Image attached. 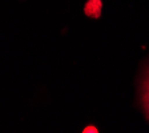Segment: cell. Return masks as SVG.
<instances>
[{"label": "cell", "mask_w": 149, "mask_h": 133, "mask_svg": "<svg viewBox=\"0 0 149 133\" xmlns=\"http://www.w3.org/2000/svg\"><path fill=\"white\" fill-rule=\"evenodd\" d=\"M144 104H145L146 113L149 116V73L145 80V85H144Z\"/></svg>", "instance_id": "obj_1"}]
</instances>
